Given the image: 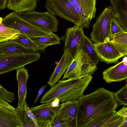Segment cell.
Listing matches in <instances>:
<instances>
[{
    "label": "cell",
    "instance_id": "obj_2",
    "mask_svg": "<svg viewBox=\"0 0 127 127\" xmlns=\"http://www.w3.org/2000/svg\"><path fill=\"white\" fill-rule=\"evenodd\" d=\"M92 78L88 75L59 80L43 95L40 103H50L57 98L62 103L76 99L83 94Z\"/></svg>",
    "mask_w": 127,
    "mask_h": 127
},
{
    "label": "cell",
    "instance_id": "obj_11",
    "mask_svg": "<svg viewBox=\"0 0 127 127\" xmlns=\"http://www.w3.org/2000/svg\"><path fill=\"white\" fill-rule=\"evenodd\" d=\"M94 45L100 61L107 64L118 63L119 59L124 56L109 41L94 43Z\"/></svg>",
    "mask_w": 127,
    "mask_h": 127
},
{
    "label": "cell",
    "instance_id": "obj_31",
    "mask_svg": "<svg viewBox=\"0 0 127 127\" xmlns=\"http://www.w3.org/2000/svg\"><path fill=\"white\" fill-rule=\"evenodd\" d=\"M59 106L56 112L52 122L51 127H64V123L60 119L58 115V111Z\"/></svg>",
    "mask_w": 127,
    "mask_h": 127
},
{
    "label": "cell",
    "instance_id": "obj_29",
    "mask_svg": "<svg viewBox=\"0 0 127 127\" xmlns=\"http://www.w3.org/2000/svg\"><path fill=\"white\" fill-rule=\"evenodd\" d=\"M0 98L6 101L12 102L15 99V95L12 92L8 91L0 83Z\"/></svg>",
    "mask_w": 127,
    "mask_h": 127
},
{
    "label": "cell",
    "instance_id": "obj_1",
    "mask_svg": "<svg viewBox=\"0 0 127 127\" xmlns=\"http://www.w3.org/2000/svg\"><path fill=\"white\" fill-rule=\"evenodd\" d=\"M113 93L102 87L77 98V127H92L107 114L116 111L119 105Z\"/></svg>",
    "mask_w": 127,
    "mask_h": 127
},
{
    "label": "cell",
    "instance_id": "obj_21",
    "mask_svg": "<svg viewBox=\"0 0 127 127\" xmlns=\"http://www.w3.org/2000/svg\"><path fill=\"white\" fill-rule=\"evenodd\" d=\"M36 52H39L33 50L26 48L11 39L0 43V53Z\"/></svg>",
    "mask_w": 127,
    "mask_h": 127
},
{
    "label": "cell",
    "instance_id": "obj_7",
    "mask_svg": "<svg viewBox=\"0 0 127 127\" xmlns=\"http://www.w3.org/2000/svg\"><path fill=\"white\" fill-rule=\"evenodd\" d=\"M46 7L51 14L57 15L78 25V14L70 0H47Z\"/></svg>",
    "mask_w": 127,
    "mask_h": 127
},
{
    "label": "cell",
    "instance_id": "obj_35",
    "mask_svg": "<svg viewBox=\"0 0 127 127\" xmlns=\"http://www.w3.org/2000/svg\"><path fill=\"white\" fill-rule=\"evenodd\" d=\"M7 0H0V9H5L6 7Z\"/></svg>",
    "mask_w": 127,
    "mask_h": 127
},
{
    "label": "cell",
    "instance_id": "obj_14",
    "mask_svg": "<svg viewBox=\"0 0 127 127\" xmlns=\"http://www.w3.org/2000/svg\"><path fill=\"white\" fill-rule=\"evenodd\" d=\"M73 57L68 50H64L61 59L56 66L55 69L47 82L51 88L59 80L70 65Z\"/></svg>",
    "mask_w": 127,
    "mask_h": 127
},
{
    "label": "cell",
    "instance_id": "obj_4",
    "mask_svg": "<svg viewBox=\"0 0 127 127\" xmlns=\"http://www.w3.org/2000/svg\"><path fill=\"white\" fill-rule=\"evenodd\" d=\"M17 13L22 19L40 29L53 32L58 31L59 21L48 11L38 12L34 10Z\"/></svg>",
    "mask_w": 127,
    "mask_h": 127
},
{
    "label": "cell",
    "instance_id": "obj_39",
    "mask_svg": "<svg viewBox=\"0 0 127 127\" xmlns=\"http://www.w3.org/2000/svg\"><path fill=\"white\" fill-rule=\"evenodd\" d=\"M115 0H110L111 3L114 2Z\"/></svg>",
    "mask_w": 127,
    "mask_h": 127
},
{
    "label": "cell",
    "instance_id": "obj_8",
    "mask_svg": "<svg viewBox=\"0 0 127 127\" xmlns=\"http://www.w3.org/2000/svg\"><path fill=\"white\" fill-rule=\"evenodd\" d=\"M79 16L78 27L88 28L96 17V0H70Z\"/></svg>",
    "mask_w": 127,
    "mask_h": 127
},
{
    "label": "cell",
    "instance_id": "obj_12",
    "mask_svg": "<svg viewBox=\"0 0 127 127\" xmlns=\"http://www.w3.org/2000/svg\"><path fill=\"white\" fill-rule=\"evenodd\" d=\"M51 103L29 107L37 118L38 127H51L53 118L59 104L58 106L54 107L51 105Z\"/></svg>",
    "mask_w": 127,
    "mask_h": 127
},
{
    "label": "cell",
    "instance_id": "obj_20",
    "mask_svg": "<svg viewBox=\"0 0 127 127\" xmlns=\"http://www.w3.org/2000/svg\"><path fill=\"white\" fill-rule=\"evenodd\" d=\"M0 127H21L16 111H10L0 108Z\"/></svg>",
    "mask_w": 127,
    "mask_h": 127
},
{
    "label": "cell",
    "instance_id": "obj_33",
    "mask_svg": "<svg viewBox=\"0 0 127 127\" xmlns=\"http://www.w3.org/2000/svg\"><path fill=\"white\" fill-rule=\"evenodd\" d=\"M47 86V85H45L44 86H42L41 87L38 92L37 95L34 101V104L36 103L37 102L39 98L42 94L44 90Z\"/></svg>",
    "mask_w": 127,
    "mask_h": 127
},
{
    "label": "cell",
    "instance_id": "obj_32",
    "mask_svg": "<svg viewBox=\"0 0 127 127\" xmlns=\"http://www.w3.org/2000/svg\"><path fill=\"white\" fill-rule=\"evenodd\" d=\"M117 114L123 117H127V107H123L116 112Z\"/></svg>",
    "mask_w": 127,
    "mask_h": 127
},
{
    "label": "cell",
    "instance_id": "obj_36",
    "mask_svg": "<svg viewBox=\"0 0 127 127\" xmlns=\"http://www.w3.org/2000/svg\"><path fill=\"white\" fill-rule=\"evenodd\" d=\"M120 127H127V117H123Z\"/></svg>",
    "mask_w": 127,
    "mask_h": 127
},
{
    "label": "cell",
    "instance_id": "obj_5",
    "mask_svg": "<svg viewBox=\"0 0 127 127\" xmlns=\"http://www.w3.org/2000/svg\"><path fill=\"white\" fill-rule=\"evenodd\" d=\"M115 16L112 7L105 8L98 17L91 34V40L96 43L109 41L110 21Z\"/></svg>",
    "mask_w": 127,
    "mask_h": 127
},
{
    "label": "cell",
    "instance_id": "obj_17",
    "mask_svg": "<svg viewBox=\"0 0 127 127\" xmlns=\"http://www.w3.org/2000/svg\"><path fill=\"white\" fill-rule=\"evenodd\" d=\"M38 0H7L6 6L8 9L17 13L34 10Z\"/></svg>",
    "mask_w": 127,
    "mask_h": 127
},
{
    "label": "cell",
    "instance_id": "obj_18",
    "mask_svg": "<svg viewBox=\"0 0 127 127\" xmlns=\"http://www.w3.org/2000/svg\"><path fill=\"white\" fill-rule=\"evenodd\" d=\"M82 55V51L80 49L79 52L73 57L70 65L64 74L62 80L79 77Z\"/></svg>",
    "mask_w": 127,
    "mask_h": 127
},
{
    "label": "cell",
    "instance_id": "obj_15",
    "mask_svg": "<svg viewBox=\"0 0 127 127\" xmlns=\"http://www.w3.org/2000/svg\"><path fill=\"white\" fill-rule=\"evenodd\" d=\"M16 77L18 83V101L17 108L24 109V104L27 93V81L29 75L28 70L23 66L16 69Z\"/></svg>",
    "mask_w": 127,
    "mask_h": 127
},
{
    "label": "cell",
    "instance_id": "obj_23",
    "mask_svg": "<svg viewBox=\"0 0 127 127\" xmlns=\"http://www.w3.org/2000/svg\"><path fill=\"white\" fill-rule=\"evenodd\" d=\"M127 32H124L113 37L109 41L121 54L127 55Z\"/></svg>",
    "mask_w": 127,
    "mask_h": 127
},
{
    "label": "cell",
    "instance_id": "obj_10",
    "mask_svg": "<svg viewBox=\"0 0 127 127\" xmlns=\"http://www.w3.org/2000/svg\"><path fill=\"white\" fill-rule=\"evenodd\" d=\"M78 108V102L76 99L60 104L58 115L64 127H77Z\"/></svg>",
    "mask_w": 127,
    "mask_h": 127
},
{
    "label": "cell",
    "instance_id": "obj_30",
    "mask_svg": "<svg viewBox=\"0 0 127 127\" xmlns=\"http://www.w3.org/2000/svg\"><path fill=\"white\" fill-rule=\"evenodd\" d=\"M24 109L28 117L32 120L36 127H38L37 118L28 106L26 100L24 102Z\"/></svg>",
    "mask_w": 127,
    "mask_h": 127
},
{
    "label": "cell",
    "instance_id": "obj_38",
    "mask_svg": "<svg viewBox=\"0 0 127 127\" xmlns=\"http://www.w3.org/2000/svg\"><path fill=\"white\" fill-rule=\"evenodd\" d=\"M3 18L0 17V24L2 23Z\"/></svg>",
    "mask_w": 127,
    "mask_h": 127
},
{
    "label": "cell",
    "instance_id": "obj_22",
    "mask_svg": "<svg viewBox=\"0 0 127 127\" xmlns=\"http://www.w3.org/2000/svg\"><path fill=\"white\" fill-rule=\"evenodd\" d=\"M80 48L87 54L92 62L97 65L99 59L95 49L94 43L85 34L81 39Z\"/></svg>",
    "mask_w": 127,
    "mask_h": 127
},
{
    "label": "cell",
    "instance_id": "obj_16",
    "mask_svg": "<svg viewBox=\"0 0 127 127\" xmlns=\"http://www.w3.org/2000/svg\"><path fill=\"white\" fill-rule=\"evenodd\" d=\"M111 3L115 17L124 31L127 32V0H115Z\"/></svg>",
    "mask_w": 127,
    "mask_h": 127
},
{
    "label": "cell",
    "instance_id": "obj_9",
    "mask_svg": "<svg viewBox=\"0 0 127 127\" xmlns=\"http://www.w3.org/2000/svg\"><path fill=\"white\" fill-rule=\"evenodd\" d=\"M84 34L83 29L75 26L66 29L61 40L64 42V50H67L73 57L79 52L81 41Z\"/></svg>",
    "mask_w": 127,
    "mask_h": 127
},
{
    "label": "cell",
    "instance_id": "obj_13",
    "mask_svg": "<svg viewBox=\"0 0 127 127\" xmlns=\"http://www.w3.org/2000/svg\"><path fill=\"white\" fill-rule=\"evenodd\" d=\"M103 78L107 83L121 82L127 78V58L116 65L109 67L103 72Z\"/></svg>",
    "mask_w": 127,
    "mask_h": 127
},
{
    "label": "cell",
    "instance_id": "obj_24",
    "mask_svg": "<svg viewBox=\"0 0 127 127\" xmlns=\"http://www.w3.org/2000/svg\"><path fill=\"white\" fill-rule=\"evenodd\" d=\"M11 40L26 48L33 50L39 52L44 51L26 35L18 33Z\"/></svg>",
    "mask_w": 127,
    "mask_h": 127
},
{
    "label": "cell",
    "instance_id": "obj_34",
    "mask_svg": "<svg viewBox=\"0 0 127 127\" xmlns=\"http://www.w3.org/2000/svg\"><path fill=\"white\" fill-rule=\"evenodd\" d=\"M60 102L59 99L58 98H56L53 101L51 102V105L54 107H57L59 105Z\"/></svg>",
    "mask_w": 127,
    "mask_h": 127
},
{
    "label": "cell",
    "instance_id": "obj_28",
    "mask_svg": "<svg viewBox=\"0 0 127 127\" xmlns=\"http://www.w3.org/2000/svg\"><path fill=\"white\" fill-rule=\"evenodd\" d=\"M19 32L7 27L2 23L0 24V36L8 38L11 40Z\"/></svg>",
    "mask_w": 127,
    "mask_h": 127
},
{
    "label": "cell",
    "instance_id": "obj_19",
    "mask_svg": "<svg viewBox=\"0 0 127 127\" xmlns=\"http://www.w3.org/2000/svg\"><path fill=\"white\" fill-rule=\"evenodd\" d=\"M29 37L44 51L48 46L60 44L61 39L58 35L52 32L41 36Z\"/></svg>",
    "mask_w": 127,
    "mask_h": 127
},
{
    "label": "cell",
    "instance_id": "obj_37",
    "mask_svg": "<svg viewBox=\"0 0 127 127\" xmlns=\"http://www.w3.org/2000/svg\"><path fill=\"white\" fill-rule=\"evenodd\" d=\"M11 39L9 38L0 36V43L8 41Z\"/></svg>",
    "mask_w": 127,
    "mask_h": 127
},
{
    "label": "cell",
    "instance_id": "obj_26",
    "mask_svg": "<svg viewBox=\"0 0 127 127\" xmlns=\"http://www.w3.org/2000/svg\"><path fill=\"white\" fill-rule=\"evenodd\" d=\"M114 97L118 105H127V84L115 93L113 92Z\"/></svg>",
    "mask_w": 127,
    "mask_h": 127
},
{
    "label": "cell",
    "instance_id": "obj_25",
    "mask_svg": "<svg viewBox=\"0 0 127 127\" xmlns=\"http://www.w3.org/2000/svg\"><path fill=\"white\" fill-rule=\"evenodd\" d=\"M21 127H36L32 120L28 117L24 109L16 108Z\"/></svg>",
    "mask_w": 127,
    "mask_h": 127
},
{
    "label": "cell",
    "instance_id": "obj_3",
    "mask_svg": "<svg viewBox=\"0 0 127 127\" xmlns=\"http://www.w3.org/2000/svg\"><path fill=\"white\" fill-rule=\"evenodd\" d=\"M40 56L39 52L0 53V74L35 62Z\"/></svg>",
    "mask_w": 127,
    "mask_h": 127
},
{
    "label": "cell",
    "instance_id": "obj_6",
    "mask_svg": "<svg viewBox=\"0 0 127 127\" xmlns=\"http://www.w3.org/2000/svg\"><path fill=\"white\" fill-rule=\"evenodd\" d=\"M2 24L7 27L19 32L28 36H37L46 34L49 32L34 26L21 18L13 11L3 18Z\"/></svg>",
    "mask_w": 127,
    "mask_h": 127
},
{
    "label": "cell",
    "instance_id": "obj_27",
    "mask_svg": "<svg viewBox=\"0 0 127 127\" xmlns=\"http://www.w3.org/2000/svg\"><path fill=\"white\" fill-rule=\"evenodd\" d=\"M125 32L118 23L115 16L110 21L109 35L110 40L114 36Z\"/></svg>",
    "mask_w": 127,
    "mask_h": 127
}]
</instances>
